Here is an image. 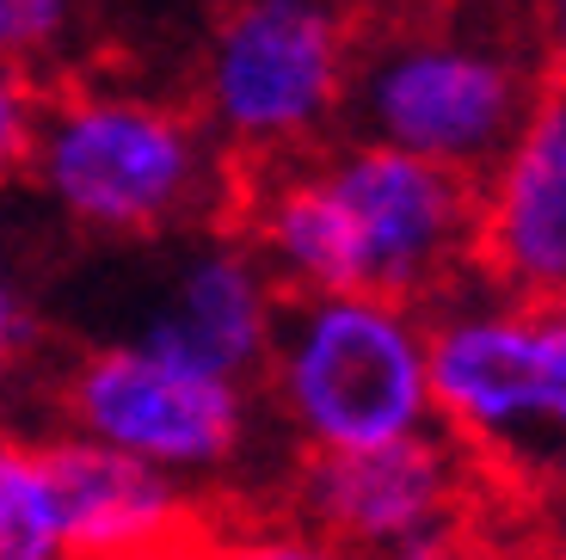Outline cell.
<instances>
[{
	"label": "cell",
	"mask_w": 566,
	"mask_h": 560,
	"mask_svg": "<svg viewBox=\"0 0 566 560\" xmlns=\"http://www.w3.org/2000/svg\"><path fill=\"white\" fill-rule=\"evenodd\" d=\"M234 228L283 295L364 290L431 309L474 278V179L369 136L241 173Z\"/></svg>",
	"instance_id": "cell-1"
},
{
	"label": "cell",
	"mask_w": 566,
	"mask_h": 560,
	"mask_svg": "<svg viewBox=\"0 0 566 560\" xmlns=\"http://www.w3.org/2000/svg\"><path fill=\"white\" fill-rule=\"evenodd\" d=\"M25 179L93 240H179L228 222L241 197V167L191 105L112 81L43 86Z\"/></svg>",
	"instance_id": "cell-2"
},
{
	"label": "cell",
	"mask_w": 566,
	"mask_h": 560,
	"mask_svg": "<svg viewBox=\"0 0 566 560\" xmlns=\"http://www.w3.org/2000/svg\"><path fill=\"white\" fill-rule=\"evenodd\" d=\"M259 401L296 456L395 444L431 432V339L424 309L364 290L283 295Z\"/></svg>",
	"instance_id": "cell-3"
},
{
	"label": "cell",
	"mask_w": 566,
	"mask_h": 560,
	"mask_svg": "<svg viewBox=\"0 0 566 560\" xmlns=\"http://www.w3.org/2000/svg\"><path fill=\"white\" fill-rule=\"evenodd\" d=\"M438 432L524 487H566V295L468 278L424 309Z\"/></svg>",
	"instance_id": "cell-4"
},
{
	"label": "cell",
	"mask_w": 566,
	"mask_h": 560,
	"mask_svg": "<svg viewBox=\"0 0 566 560\" xmlns=\"http://www.w3.org/2000/svg\"><path fill=\"white\" fill-rule=\"evenodd\" d=\"M50 394H56L50 432L124 449L198 492H222L228 480H241L265 425L253 376H228L148 333L81 351Z\"/></svg>",
	"instance_id": "cell-5"
},
{
	"label": "cell",
	"mask_w": 566,
	"mask_h": 560,
	"mask_svg": "<svg viewBox=\"0 0 566 560\" xmlns=\"http://www.w3.org/2000/svg\"><path fill=\"white\" fill-rule=\"evenodd\" d=\"M357 38L339 0H234L198 50V105L241 173L302 160L345 124Z\"/></svg>",
	"instance_id": "cell-6"
},
{
	"label": "cell",
	"mask_w": 566,
	"mask_h": 560,
	"mask_svg": "<svg viewBox=\"0 0 566 560\" xmlns=\"http://www.w3.org/2000/svg\"><path fill=\"white\" fill-rule=\"evenodd\" d=\"M536 93L530 62L505 43L455 25H412L357 50L345 124L352 136L474 179L524 124Z\"/></svg>",
	"instance_id": "cell-7"
},
{
	"label": "cell",
	"mask_w": 566,
	"mask_h": 560,
	"mask_svg": "<svg viewBox=\"0 0 566 560\" xmlns=\"http://www.w3.org/2000/svg\"><path fill=\"white\" fill-rule=\"evenodd\" d=\"M474 475L481 463L438 425L339 456H296L290 518L357 560H474Z\"/></svg>",
	"instance_id": "cell-8"
},
{
	"label": "cell",
	"mask_w": 566,
	"mask_h": 560,
	"mask_svg": "<svg viewBox=\"0 0 566 560\" xmlns=\"http://www.w3.org/2000/svg\"><path fill=\"white\" fill-rule=\"evenodd\" d=\"M474 278L511 295H566V86H542L474 173Z\"/></svg>",
	"instance_id": "cell-9"
},
{
	"label": "cell",
	"mask_w": 566,
	"mask_h": 560,
	"mask_svg": "<svg viewBox=\"0 0 566 560\" xmlns=\"http://www.w3.org/2000/svg\"><path fill=\"white\" fill-rule=\"evenodd\" d=\"M56 511L74 560H185L203 536V492L124 449L86 444L74 432H43Z\"/></svg>",
	"instance_id": "cell-10"
},
{
	"label": "cell",
	"mask_w": 566,
	"mask_h": 560,
	"mask_svg": "<svg viewBox=\"0 0 566 560\" xmlns=\"http://www.w3.org/2000/svg\"><path fill=\"white\" fill-rule=\"evenodd\" d=\"M277 309L283 290L253 252V240L228 222H210L198 235H179V259L160 283V302L142 314L136 333L160 339L185 357H203L228 376L259 382Z\"/></svg>",
	"instance_id": "cell-11"
},
{
	"label": "cell",
	"mask_w": 566,
	"mask_h": 560,
	"mask_svg": "<svg viewBox=\"0 0 566 560\" xmlns=\"http://www.w3.org/2000/svg\"><path fill=\"white\" fill-rule=\"evenodd\" d=\"M0 560H74L43 432L0 419Z\"/></svg>",
	"instance_id": "cell-12"
},
{
	"label": "cell",
	"mask_w": 566,
	"mask_h": 560,
	"mask_svg": "<svg viewBox=\"0 0 566 560\" xmlns=\"http://www.w3.org/2000/svg\"><path fill=\"white\" fill-rule=\"evenodd\" d=\"M74 38H81V0H0V62L38 74L43 86L69 69Z\"/></svg>",
	"instance_id": "cell-13"
},
{
	"label": "cell",
	"mask_w": 566,
	"mask_h": 560,
	"mask_svg": "<svg viewBox=\"0 0 566 560\" xmlns=\"http://www.w3.org/2000/svg\"><path fill=\"white\" fill-rule=\"evenodd\" d=\"M185 560H357L352 548L326 542L321 530L296 518H265V523H203Z\"/></svg>",
	"instance_id": "cell-14"
},
{
	"label": "cell",
	"mask_w": 566,
	"mask_h": 560,
	"mask_svg": "<svg viewBox=\"0 0 566 560\" xmlns=\"http://www.w3.org/2000/svg\"><path fill=\"white\" fill-rule=\"evenodd\" d=\"M38 112H43V81L25 69H13V62H0V185L25 179Z\"/></svg>",
	"instance_id": "cell-15"
},
{
	"label": "cell",
	"mask_w": 566,
	"mask_h": 560,
	"mask_svg": "<svg viewBox=\"0 0 566 560\" xmlns=\"http://www.w3.org/2000/svg\"><path fill=\"white\" fill-rule=\"evenodd\" d=\"M31 364V302L13 283V271L0 266V394L13 388Z\"/></svg>",
	"instance_id": "cell-16"
},
{
	"label": "cell",
	"mask_w": 566,
	"mask_h": 560,
	"mask_svg": "<svg viewBox=\"0 0 566 560\" xmlns=\"http://www.w3.org/2000/svg\"><path fill=\"white\" fill-rule=\"evenodd\" d=\"M536 38H542V74L548 86H566V0L536 7Z\"/></svg>",
	"instance_id": "cell-17"
}]
</instances>
